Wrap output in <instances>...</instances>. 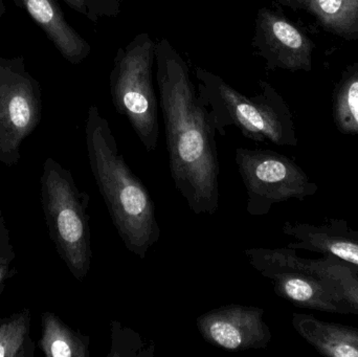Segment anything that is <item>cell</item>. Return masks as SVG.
Listing matches in <instances>:
<instances>
[{
    "label": "cell",
    "instance_id": "6da1fadb",
    "mask_svg": "<svg viewBox=\"0 0 358 357\" xmlns=\"http://www.w3.org/2000/svg\"><path fill=\"white\" fill-rule=\"evenodd\" d=\"M155 63L172 180L195 215H214L219 207L214 119L198 96L189 65L166 38L157 41Z\"/></svg>",
    "mask_w": 358,
    "mask_h": 357
},
{
    "label": "cell",
    "instance_id": "7a4b0ae2",
    "mask_svg": "<svg viewBox=\"0 0 358 357\" xmlns=\"http://www.w3.org/2000/svg\"><path fill=\"white\" fill-rule=\"evenodd\" d=\"M85 138L90 170L111 221L126 249L145 259L161 238L155 205L120 153L108 121L96 105L88 109Z\"/></svg>",
    "mask_w": 358,
    "mask_h": 357
},
{
    "label": "cell",
    "instance_id": "3957f363",
    "mask_svg": "<svg viewBox=\"0 0 358 357\" xmlns=\"http://www.w3.org/2000/svg\"><path fill=\"white\" fill-rule=\"evenodd\" d=\"M195 77L198 96L210 109L217 133L225 136L227 128L236 127L254 142L298 145L289 111L266 82L259 81L260 92L248 96L202 67L196 68Z\"/></svg>",
    "mask_w": 358,
    "mask_h": 357
},
{
    "label": "cell",
    "instance_id": "277c9868",
    "mask_svg": "<svg viewBox=\"0 0 358 357\" xmlns=\"http://www.w3.org/2000/svg\"><path fill=\"white\" fill-rule=\"evenodd\" d=\"M40 201L59 257L73 278L83 282L92 259L90 195L78 188L69 170L48 157L40 178Z\"/></svg>",
    "mask_w": 358,
    "mask_h": 357
},
{
    "label": "cell",
    "instance_id": "5b68a950",
    "mask_svg": "<svg viewBox=\"0 0 358 357\" xmlns=\"http://www.w3.org/2000/svg\"><path fill=\"white\" fill-rule=\"evenodd\" d=\"M157 41L148 33L136 35L113 59L109 88L113 106L129 122L148 152L159 136V100L153 83Z\"/></svg>",
    "mask_w": 358,
    "mask_h": 357
},
{
    "label": "cell",
    "instance_id": "8992f818",
    "mask_svg": "<svg viewBox=\"0 0 358 357\" xmlns=\"http://www.w3.org/2000/svg\"><path fill=\"white\" fill-rule=\"evenodd\" d=\"M235 161L248 194V215H267L275 203L305 201L319 191L296 161L275 151L237 148Z\"/></svg>",
    "mask_w": 358,
    "mask_h": 357
},
{
    "label": "cell",
    "instance_id": "52a82bcc",
    "mask_svg": "<svg viewBox=\"0 0 358 357\" xmlns=\"http://www.w3.org/2000/svg\"><path fill=\"white\" fill-rule=\"evenodd\" d=\"M250 265L268 279L275 295L294 305L343 316H358L327 283L303 266L292 247H256L243 252Z\"/></svg>",
    "mask_w": 358,
    "mask_h": 357
},
{
    "label": "cell",
    "instance_id": "ba28073f",
    "mask_svg": "<svg viewBox=\"0 0 358 357\" xmlns=\"http://www.w3.org/2000/svg\"><path fill=\"white\" fill-rule=\"evenodd\" d=\"M42 89L27 71L23 57L0 58V163L20 161L21 145L42 117Z\"/></svg>",
    "mask_w": 358,
    "mask_h": 357
},
{
    "label": "cell",
    "instance_id": "9c48e42d",
    "mask_svg": "<svg viewBox=\"0 0 358 357\" xmlns=\"http://www.w3.org/2000/svg\"><path fill=\"white\" fill-rule=\"evenodd\" d=\"M257 306L231 305L215 308L198 316L196 326L206 343L229 352L265 349L273 333Z\"/></svg>",
    "mask_w": 358,
    "mask_h": 357
},
{
    "label": "cell",
    "instance_id": "30bf717a",
    "mask_svg": "<svg viewBox=\"0 0 358 357\" xmlns=\"http://www.w3.org/2000/svg\"><path fill=\"white\" fill-rule=\"evenodd\" d=\"M252 45L267 69L310 71L313 42L275 8L258 10Z\"/></svg>",
    "mask_w": 358,
    "mask_h": 357
},
{
    "label": "cell",
    "instance_id": "8fae6325",
    "mask_svg": "<svg viewBox=\"0 0 358 357\" xmlns=\"http://www.w3.org/2000/svg\"><path fill=\"white\" fill-rule=\"evenodd\" d=\"M284 234L296 242L288 247L331 256L358 268V232L341 219H327L321 224L286 221Z\"/></svg>",
    "mask_w": 358,
    "mask_h": 357
},
{
    "label": "cell",
    "instance_id": "7c38bea8",
    "mask_svg": "<svg viewBox=\"0 0 358 357\" xmlns=\"http://www.w3.org/2000/svg\"><path fill=\"white\" fill-rule=\"evenodd\" d=\"M13 1L29 14L67 62L80 64L90 56L92 46L69 24L57 0Z\"/></svg>",
    "mask_w": 358,
    "mask_h": 357
},
{
    "label": "cell",
    "instance_id": "4fadbf2b",
    "mask_svg": "<svg viewBox=\"0 0 358 357\" xmlns=\"http://www.w3.org/2000/svg\"><path fill=\"white\" fill-rule=\"evenodd\" d=\"M292 327L320 354L330 357H358V329L325 322L313 314H292Z\"/></svg>",
    "mask_w": 358,
    "mask_h": 357
},
{
    "label": "cell",
    "instance_id": "5bb4252c",
    "mask_svg": "<svg viewBox=\"0 0 358 357\" xmlns=\"http://www.w3.org/2000/svg\"><path fill=\"white\" fill-rule=\"evenodd\" d=\"M90 337L73 330L55 312L41 314L38 345L46 357H90Z\"/></svg>",
    "mask_w": 358,
    "mask_h": 357
},
{
    "label": "cell",
    "instance_id": "9a60e30c",
    "mask_svg": "<svg viewBox=\"0 0 358 357\" xmlns=\"http://www.w3.org/2000/svg\"><path fill=\"white\" fill-rule=\"evenodd\" d=\"M284 6L313 13L327 29L342 36H358V0H278Z\"/></svg>",
    "mask_w": 358,
    "mask_h": 357
},
{
    "label": "cell",
    "instance_id": "2e32d148",
    "mask_svg": "<svg viewBox=\"0 0 358 357\" xmlns=\"http://www.w3.org/2000/svg\"><path fill=\"white\" fill-rule=\"evenodd\" d=\"M303 266L327 283L345 302L358 312V268L331 256L320 259L301 257Z\"/></svg>",
    "mask_w": 358,
    "mask_h": 357
},
{
    "label": "cell",
    "instance_id": "e0dca14e",
    "mask_svg": "<svg viewBox=\"0 0 358 357\" xmlns=\"http://www.w3.org/2000/svg\"><path fill=\"white\" fill-rule=\"evenodd\" d=\"M31 308L1 319L0 357H33L35 343L31 339Z\"/></svg>",
    "mask_w": 358,
    "mask_h": 357
},
{
    "label": "cell",
    "instance_id": "ac0fdd59",
    "mask_svg": "<svg viewBox=\"0 0 358 357\" xmlns=\"http://www.w3.org/2000/svg\"><path fill=\"white\" fill-rule=\"evenodd\" d=\"M334 117L342 133L358 134V73L349 78L341 88Z\"/></svg>",
    "mask_w": 358,
    "mask_h": 357
},
{
    "label": "cell",
    "instance_id": "d6986e66",
    "mask_svg": "<svg viewBox=\"0 0 358 357\" xmlns=\"http://www.w3.org/2000/svg\"><path fill=\"white\" fill-rule=\"evenodd\" d=\"M155 344L143 341L132 329L123 326L117 321L111 323V350L108 357H152Z\"/></svg>",
    "mask_w": 358,
    "mask_h": 357
},
{
    "label": "cell",
    "instance_id": "ffe728a7",
    "mask_svg": "<svg viewBox=\"0 0 358 357\" xmlns=\"http://www.w3.org/2000/svg\"><path fill=\"white\" fill-rule=\"evenodd\" d=\"M16 258L14 247L10 240L8 228L0 230V296L3 293L8 281L17 275L16 268H12V262Z\"/></svg>",
    "mask_w": 358,
    "mask_h": 357
},
{
    "label": "cell",
    "instance_id": "44dd1931",
    "mask_svg": "<svg viewBox=\"0 0 358 357\" xmlns=\"http://www.w3.org/2000/svg\"><path fill=\"white\" fill-rule=\"evenodd\" d=\"M63 1H64L71 10H76V12L90 19V8H88L87 0H63Z\"/></svg>",
    "mask_w": 358,
    "mask_h": 357
},
{
    "label": "cell",
    "instance_id": "7402d4cb",
    "mask_svg": "<svg viewBox=\"0 0 358 357\" xmlns=\"http://www.w3.org/2000/svg\"><path fill=\"white\" fill-rule=\"evenodd\" d=\"M6 6H4L3 0H0V21H1L2 17H3V15L6 14Z\"/></svg>",
    "mask_w": 358,
    "mask_h": 357
},
{
    "label": "cell",
    "instance_id": "603a6c76",
    "mask_svg": "<svg viewBox=\"0 0 358 357\" xmlns=\"http://www.w3.org/2000/svg\"><path fill=\"white\" fill-rule=\"evenodd\" d=\"M6 220H4L3 214H2L1 209H0V230H2V228H6Z\"/></svg>",
    "mask_w": 358,
    "mask_h": 357
},
{
    "label": "cell",
    "instance_id": "cb8c5ba5",
    "mask_svg": "<svg viewBox=\"0 0 358 357\" xmlns=\"http://www.w3.org/2000/svg\"><path fill=\"white\" fill-rule=\"evenodd\" d=\"M0 323H1V319H0Z\"/></svg>",
    "mask_w": 358,
    "mask_h": 357
}]
</instances>
